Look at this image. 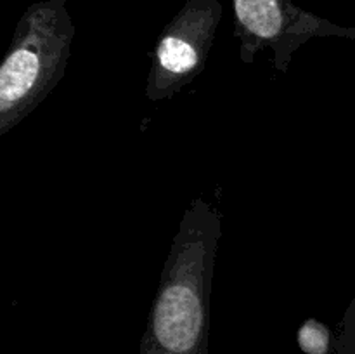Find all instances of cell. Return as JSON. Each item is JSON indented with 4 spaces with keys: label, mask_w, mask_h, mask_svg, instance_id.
I'll return each mask as SVG.
<instances>
[{
    "label": "cell",
    "mask_w": 355,
    "mask_h": 354,
    "mask_svg": "<svg viewBox=\"0 0 355 354\" xmlns=\"http://www.w3.org/2000/svg\"><path fill=\"white\" fill-rule=\"evenodd\" d=\"M222 19L218 0H187L165 26L151 52L146 82L149 101L172 99L205 69Z\"/></svg>",
    "instance_id": "obj_4"
},
{
    "label": "cell",
    "mask_w": 355,
    "mask_h": 354,
    "mask_svg": "<svg viewBox=\"0 0 355 354\" xmlns=\"http://www.w3.org/2000/svg\"><path fill=\"white\" fill-rule=\"evenodd\" d=\"M239 58L252 65L262 49L274 54V68L284 73L298 47L318 37L354 38V28H342L295 6L291 0H232Z\"/></svg>",
    "instance_id": "obj_3"
},
{
    "label": "cell",
    "mask_w": 355,
    "mask_h": 354,
    "mask_svg": "<svg viewBox=\"0 0 355 354\" xmlns=\"http://www.w3.org/2000/svg\"><path fill=\"white\" fill-rule=\"evenodd\" d=\"M75 24L68 0L31 3L0 65V135L19 125L64 76Z\"/></svg>",
    "instance_id": "obj_2"
},
{
    "label": "cell",
    "mask_w": 355,
    "mask_h": 354,
    "mask_svg": "<svg viewBox=\"0 0 355 354\" xmlns=\"http://www.w3.org/2000/svg\"><path fill=\"white\" fill-rule=\"evenodd\" d=\"M220 238V212L205 198H194L163 264L139 354H208L211 281Z\"/></svg>",
    "instance_id": "obj_1"
},
{
    "label": "cell",
    "mask_w": 355,
    "mask_h": 354,
    "mask_svg": "<svg viewBox=\"0 0 355 354\" xmlns=\"http://www.w3.org/2000/svg\"><path fill=\"white\" fill-rule=\"evenodd\" d=\"M331 344V330L318 319H307L298 330V346L305 354H329Z\"/></svg>",
    "instance_id": "obj_5"
},
{
    "label": "cell",
    "mask_w": 355,
    "mask_h": 354,
    "mask_svg": "<svg viewBox=\"0 0 355 354\" xmlns=\"http://www.w3.org/2000/svg\"><path fill=\"white\" fill-rule=\"evenodd\" d=\"M333 353L355 354V297L340 321L336 335L333 337Z\"/></svg>",
    "instance_id": "obj_6"
}]
</instances>
